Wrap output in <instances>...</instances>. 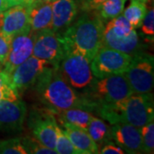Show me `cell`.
<instances>
[{"instance_id":"1","label":"cell","mask_w":154,"mask_h":154,"mask_svg":"<svg viewBox=\"0 0 154 154\" xmlns=\"http://www.w3.org/2000/svg\"><path fill=\"white\" fill-rule=\"evenodd\" d=\"M33 88L46 106L54 114L62 110L80 108L89 111H96L98 105L83 94H80L67 82L58 68L50 66Z\"/></svg>"},{"instance_id":"2","label":"cell","mask_w":154,"mask_h":154,"mask_svg":"<svg viewBox=\"0 0 154 154\" xmlns=\"http://www.w3.org/2000/svg\"><path fill=\"white\" fill-rule=\"evenodd\" d=\"M96 112L111 125L128 123L140 128L154 119L153 94H133L115 103L99 105Z\"/></svg>"},{"instance_id":"3","label":"cell","mask_w":154,"mask_h":154,"mask_svg":"<svg viewBox=\"0 0 154 154\" xmlns=\"http://www.w3.org/2000/svg\"><path fill=\"white\" fill-rule=\"evenodd\" d=\"M86 11L62 33L66 46L78 51L88 61L102 46L105 24L99 13Z\"/></svg>"},{"instance_id":"4","label":"cell","mask_w":154,"mask_h":154,"mask_svg":"<svg viewBox=\"0 0 154 154\" xmlns=\"http://www.w3.org/2000/svg\"><path fill=\"white\" fill-rule=\"evenodd\" d=\"M82 94L99 106L120 101L134 93L125 76L122 74H116L101 79L94 78Z\"/></svg>"},{"instance_id":"5","label":"cell","mask_w":154,"mask_h":154,"mask_svg":"<svg viewBox=\"0 0 154 154\" xmlns=\"http://www.w3.org/2000/svg\"><path fill=\"white\" fill-rule=\"evenodd\" d=\"M90 63L78 51L66 46L64 55L58 65V69L72 88L84 91L91 85L95 78L92 73Z\"/></svg>"},{"instance_id":"6","label":"cell","mask_w":154,"mask_h":154,"mask_svg":"<svg viewBox=\"0 0 154 154\" xmlns=\"http://www.w3.org/2000/svg\"><path fill=\"white\" fill-rule=\"evenodd\" d=\"M134 94H146L154 85L153 57L143 51L133 56L132 61L122 73Z\"/></svg>"},{"instance_id":"7","label":"cell","mask_w":154,"mask_h":154,"mask_svg":"<svg viewBox=\"0 0 154 154\" xmlns=\"http://www.w3.org/2000/svg\"><path fill=\"white\" fill-rule=\"evenodd\" d=\"M65 50L66 46L62 35L51 28L33 33V57L58 68Z\"/></svg>"},{"instance_id":"8","label":"cell","mask_w":154,"mask_h":154,"mask_svg":"<svg viewBox=\"0 0 154 154\" xmlns=\"http://www.w3.org/2000/svg\"><path fill=\"white\" fill-rule=\"evenodd\" d=\"M133 57L116 50L101 46L90 65L94 76L96 79L122 74L130 64Z\"/></svg>"},{"instance_id":"9","label":"cell","mask_w":154,"mask_h":154,"mask_svg":"<svg viewBox=\"0 0 154 154\" xmlns=\"http://www.w3.org/2000/svg\"><path fill=\"white\" fill-rule=\"evenodd\" d=\"M50 66L52 65L48 62L31 56L10 75L11 86L18 92L33 88L42 74Z\"/></svg>"},{"instance_id":"10","label":"cell","mask_w":154,"mask_h":154,"mask_svg":"<svg viewBox=\"0 0 154 154\" xmlns=\"http://www.w3.org/2000/svg\"><path fill=\"white\" fill-rule=\"evenodd\" d=\"M28 123L33 138L42 145L54 150L56 127L57 125L55 114L48 109L34 110L30 114Z\"/></svg>"},{"instance_id":"11","label":"cell","mask_w":154,"mask_h":154,"mask_svg":"<svg viewBox=\"0 0 154 154\" xmlns=\"http://www.w3.org/2000/svg\"><path fill=\"white\" fill-rule=\"evenodd\" d=\"M26 116L27 106L22 100L2 101L0 103V132H22Z\"/></svg>"},{"instance_id":"12","label":"cell","mask_w":154,"mask_h":154,"mask_svg":"<svg viewBox=\"0 0 154 154\" xmlns=\"http://www.w3.org/2000/svg\"><path fill=\"white\" fill-rule=\"evenodd\" d=\"M33 32L28 30L11 38V47L4 63V70L10 75L13 70L33 55Z\"/></svg>"},{"instance_id":"13","label":"cell","mask_w":154,"mask_h":154,"mask_svg":"<svg viewBox=\"0 0 154 154\" xmlns=\"http://www.w3.org/2000/svg\"><path fill=\"white\" fill-rule=\"evenodd\" d=\"M111 128V140L125 153H142V141L140 128L128 123H116Z\"/></svg>"},{"instance_id":"14","label":"cell","mask_w":154,"mask_h":154,"mask_svg":"<svg viewBox=\"0 0 154 154\" xmlns=\"http://www.w3.org/2000/svg\"><path fill=\"white\" fill-rule=\"evenodd\" d=\"M28 6L22 4L12 6L4 11L3 32L9 38L30 30Z\"/></svg>"},{"instance_id":"15","label":"cell","mask_w":154,"mask_h":154,"mask_svg":"<svg viewBox=\"0 0 154 154\" xmlns=\"http://www.w3.org/2000/svg\"><path fill=\"white\" fill-rule=\"evenodd\" d=\"M51 29L57 33H63L75 21L79 6L75 0H52Z\"/></svg>"},{"instance_id":"16","label":"cell","mask_w":154,"mask_h":154,"mask_svg":"<svg viewBox=\"0 0 154 154\" xmlns=\"http://www.w3.org/2000/svg\"><path fill=\"white\" fill-rule=\"evenodd\" d=\"M102 46L119 51L132 57L142 51V50L140 48L141 45H140V40L139 38V34L135 29H134L132 33L129 35H128L127 37L117 38L112 33L110 29L105 27Z\"/></svg>"},{"instance_id":"17","label":"cell","mask_w":154,"mask_h":154,"mask_svg":"<svg viewBox=\"0 0 154 154\" xmlns=\"http://www.w3.org/2000/svg\"><path fill=\"white\" fill-rule=\"evenodd\" d=\"M59 122L63 126L64 132L79 154L99 153V146L89 135L87 130L65 122Z\"/></svg>"},{"instance_id":"18","label":"cell","mask_w":154,"mask_h":154,"mask_svg":"<svg viewBox=\"0 0 154 154\" xmlns=\"http://www.w3.org/2000/svg\"><path fill=\"white\" fill-rule=\"evenodd\" d=\"M28 18L32 32L51 28L52 10L51 2L33 1L28 6Z\"/></svg>"},{"instance_id":"19","label":"cell","mask_w":154,"mask_h":154,"mask_svg":"<svg viewBox=\"0 0 154 154\" xmlns=\"http://www.w3.org/2000/svg\"><path fill=\"white\" fill-rule=\"evenodd\" d=\"M55 115L57 116L59 122H65L85 130H87L90 122L94 116L91 111L80 108L62 110L55 113Z\"/></svg>"},{"instance_id":"20","label":"cell","mask_w":154,"mask_h":154,"mask_svg":"<svg viewBox=\"0 0 154 154\" xmlns=\"http://www.w3.org/2000/svg\"><path fill=\"white\" fill-rule=\"evenodd\" d=\"M87 131L98 146L104 145L111 140V128L102 119L94 116L88 125Z\"/></svg>"},{"instance_id":"21","label":"cell","mask_w":154,"mask_h":154,"mask_svg":"<svg viewBox=\"0 0 154 154\" xmlns=\"http://www.w3.org/2000/svg\"><path fill=\"white\" fill-rule=\"evenodd\" d=\"M148 0H131L130 5L123 11V16L134 29L140 28L147 12Z\"/></svg>"},{"instance_id":"22","label":"cell","mask_w":154,"mask_h":154,"mask_svg":"<svg viewBox=\"0 0 154 154\" xmlns=\"http://www.w3.org/2000/svg\"><path fill=\"white\" fill-rule=\"evenodd\" d=\"M128 0H106L97 10L103 20H110L122 14Z\"/></svg>"},{"instance_id":"23","label":"cell","mask_w":154,"mask_h":154,"mask_svg":"<svg viewBox=\"0 0 154 154\" xmlns=\"http://www.w3.org/2000/svg\"><path fill=\"white\" fill-rule=\"evenodd\" d=\"M105 27L110 29L112 33L117 38L127 37L134 29L123 15H120L113 19H110L105 24Z\"/></svg>"},{"instance_id":"24","label":"cell","mask_w":154,"mask_h":154,"mask_svg":"<svg viewBox=\"0 0 154 154\" xmlns=\"http://www.w3.org/2000/svg\"><path fill=\"white\" fill-rule=\"evenodd\" d=\"M57 154H79L75 147L73 146L66 133L60 127H56V141L54 147Z\"/></svg>"},{"instance_id":"25","label":"cell","mask_w":154,"mask_h":154,"mask_svg":"<svg viewBox=\"0 0 154 154\" xmlns=\"http://www.w3.org/2000/svg\"><path fill=\"white\" fill-rule=\"evenodd\" d=\"M142 141V153L154 152V122L153 120L140 128Z\"/></svg>"},{"instance_id":"26","label":"cell","mask_w":154,"mask_h":154,"mask_svg":"<svg viewBox=\"0 0 154 154\" xmlns=\"http://www.w3.org/2000/svg\"><path fill=\"white\" fill-rule=\"evenodd\" d=\"M19 138L0 140V154H27Z\"/></svg>"},{"instance_id":"27","label":"cell","mask_w":154,"mask_h":154,"mask_svg":"<svg viewBox=\"0 0 154 154\" xmlns=\"http://www.w3.org/2000/svg\"><path fill=\"white\" fill-rule=\"evenodd\" d=\"M22 144L28 153L32 154H57L55 150L51 149L38 142L36 139L26 136L22 140Z\"/></svg>"},{"instance_id":"28","label":"cell","mask_w":154,"mask_h":154,"mask_svg":"<svg viewBox=\"0 0 154 154\" xmlns=\"http://www.w3.org/2000/svg\"><path fill=\"white\" fill-rule=\"evenodd\" d=\"M140 28L141 32L149 40L153 41L154 37V9L151 8L146 14Z\"/></svg>"},{"instance_id":"29","label":"cell","mask_w":154,"mask_h":154,"mask_svg":"<svg viewBox=\"0 0 154 154\" xmlns=\"http://www.w3.org/2000/svg\"><path fill=\"white\" fill-rule=\"evenodd\" d=\"M4 12L0 13V63L4 64L11 47V38H9L3 32Z\"/></svg>"},{"instance_id":"30","label":"cell","mask_w":154,"mask_h":154,"mask_svg":"<svg viewBox=\"0 0 154 154\" xmlns=\"http://www.w3.org/2000/svg\"><path fill=\"white\" fill-rule=\"evenodd\" d=\"M19 99L18 91L11 84H0V103L4 100L14 101Z\"/></svg>"},{"instance_id":"31","label":"cell","mask_w":154,"mask_h":154,"mask_svg":"<svg viewBox=\"0 0 154 154\" xmlns=\"http://www.w3.org/2000/svg\"><path fill=\"white\" fill-rule=\"evenodd\" d=\"M99 153L102 154H122L125 152L111 140L104 144V146L99 149Z\"/></svg>"},{"instance_id":"32","label":"cell","mask_w":154,"mask_h":154,"mask_svg":"<svg viewBox=\"0 0 154 154\" xmlns=\"http://www.w3.org/2000/svg\"><path fill=\"white\" fill-rule=\"evenodd\" d=\"M106 0H82V10L84 11H97Z\"/></svg>"},{"instance_id":"33","label":"cell","mask_w":154,"mask_h":154,"mask_svg":"<svg viewBox=\"0 0 154 154\" xmlns=\"http://www.w3.org/2000/svg\"><path fill=\"white\" fill-rule=\"evenodd\" d=\"M6 4L8 8H11L12 6L18 5H22L23 4V0H5Z\"/></svg>"},{"instance_id":"34","label":"cell","mask_w":154,"mask_h":154,"mask_svg":"<svg viewBox=\"0 0 154 154\" xmlns=\"http://www.w3.org/2000/svg\"><path fill=\"white\" fill-rule=\"evenodd\" d=\"M7 9H8V6H7L5 0H0V13L5 11Z\"/></svg>"},{"instance_id":"35","label":"cell","mask_w":154,"mask_h":154,"mask_svg":"<svg viewBox=\"0 0 154 154\" xmlns=\"http://www.w3.org/2000/svg\"><path fill=\"white\" fill-rule=\"evenodd\" d=\"M33 2V0H23V4L29 6Z\"/></svg>"},{"instance_id":"36","label":"cell","mask_w":154,"mask_h":154,"mask_svg":"<svg viewBox=\"0 0 154 154\" xmlns=\"http://www.w3.org/2000/svg\"><path fill=\"white\" fill-rule=\"evenodd\" d=\"M33 1H35V0H33ZM37 1H45V2H51L52 0H37Z\"/></svg>"},{"instance_id":"37","label":"cell","mask_w":154,"mask_h":154,"mask_svg":"<svg viewBox=\"0 0 154 154\" xmlns=\"http://www.w3.org/2000/svg\"><path fill=\"white\" fill-rule=\"evenodd\" d=\"M0 70H1V66H0Z\"/></svg>"}]
</instances>
